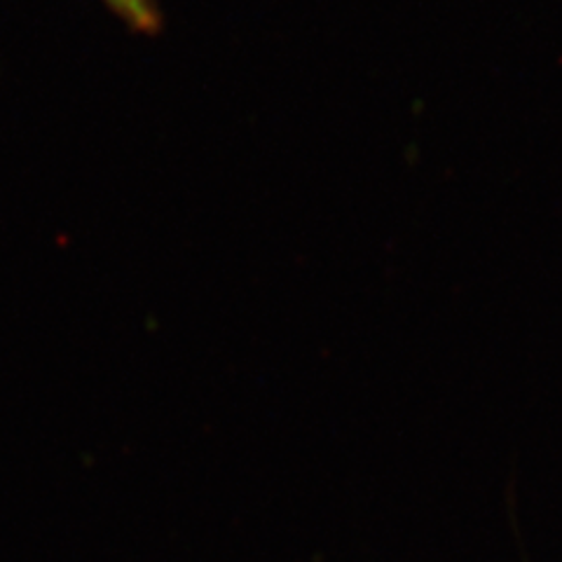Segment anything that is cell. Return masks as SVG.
<instances>
[{
  "label": "cell",
  "instance_id": "1",
  "mask_svg": "<svg viewBox=\"0 0 562 562\" xmlns=\"http://www.w3.org/2000/svg\"><path fill=\"white\" fill-rule=\"evenodd\" d=\"M130 31L157 35L162 31V12L155 0H101Z\"/></svg>",
  "mask_w": 562,
  "mask_h": 562
}]
</instances>
